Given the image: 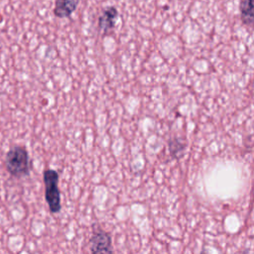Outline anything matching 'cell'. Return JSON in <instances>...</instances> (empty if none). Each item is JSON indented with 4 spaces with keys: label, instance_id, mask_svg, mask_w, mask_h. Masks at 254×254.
I'll use <instances>...</instances> for the list:
<instances>
[{
    "label": "cell",
    "instance_id": "obj_3",
    "mask_svg": "<svg viewBox=\"0 0 254 254\" xmlns=\"http://www.w3.org/2000/svg\"><path fill=\"white\" fill-rule=\"evenodd\" d=\"M91 253H112V240L109 233L97 228L92 231L89 239Z\"/></svg>",
    "mask_w": 254,
    "mask_h": 254
},
{
    "label": "cell",
    "instance_id": "obj_1",
    "mask_svg": "<svg viewBox=\"0 0 254 254\" xmlns=\"http://www.w3.org/2000/svg\"><path fill=\"white\" fill-rule=\"evenodd\" d=\"M5 168L15 178H21L30 174V158L27 149L23 146H13L5 157Z\"/></svg>",
    "mask_w": 254,
    "mask_h": 254
},
{
    "label": "cell",
    "instance_id": "obj_7",
    "mask_svg": "<svg viewBox=\"0 0 254 254\" xmlns=\"http://www.w3.org/2000/svg\"><path fill=\"white\" fill-rule=\"evenodd\" d=\"M168 147H169L170 155L175 159H179L183 155L184 151L186 150L187 143L182 138L175 137L168 141Z\"/></svg>",
    "mask_w": 254,
    "mask_h": 254
},
{
    "label": "cell",
    "instance_id": "obj_2",
    "mask_svg": "<svg viewBox=\"0 0 254 254\" xmlns=\"http://www.w3.org/2000/svg\"><path fill=\"white\" fill-rule=\"evenodd\" d=\"M43 179L45 184V198L49 209L52 213H58L62 208L59 174L56 170L46 169L43 174Z\"/></svg>",
    "mask_w": 254,
    "mask_h": 254
},
{
    "label": "cell",
    "instance_id": "obj_6",
    "mask_svg": "<svg viewBox=\"0 0 254 254\" xmlns=\"http://www.w3.org/2000/svg\"><path fill=\"white\" fill-rule=\"evenodd\" d=\"M240 18L245 26L251 27L253 25V0H240L239 4Z\"/></svg>",
    "mask_w": 254,
    "mask_h": 254
},
{
    "label": "cell",
    "instance_id": "obj_5",
    "mask_svg": "<svg viewBox=\"0 0 254 254\" xmlns=\"http://www.w3.org/2000/svg\"><path fill=\"white\" fill-rule=\"evenodd\" d=\"M79 0H56L54 14L58 18H68L77 8Z\"/></svg>",
    "mask_w": 254,
    "mask_h": 254
},
{
    "label": "cell",
    "instance_id": "obj_4",
    "mask_svg": "<svg viewBox=\"0 0 254 254\" xmlns=\"http://www.w3.org/2000/svg\"><path fill=\"white\" fill-rule=\"evenodd\" d=\"M117 17H118V11L115 7L109 6L105 8L98 18L99 30H101L103 33H107L111 31L115 26Z\"/></svg>",
    "mask_w": 254,
    "mask_h": 254
}]
</instances>
